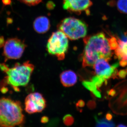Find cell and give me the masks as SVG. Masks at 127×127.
Masks as SVG:
<instances>
[{"mask_svg":"<svg viewBox=\"0 0 127 127\" xmlns=\"http://www.w3.org/2000/svg\"></svg>","mask_w":127,"mask_h":127,"instance_id":"cell-34","label":"cell"},{"mask_svg":"<svg viewBox=\"0 0 127 127\" xmlns=\"http://www.w3.org/2000/svg\"><path fill=\"white\" fill-rule=\"evenodd\" d=\"M119 65V62H117L113 64L112 65V67L114 69H116V68H118Z\"/></svg>","mask_w":127,"mask_h":127,"instance_id":"cell-30","label":"cell"},{"mask_svg":"<svg viewBox=\"0 0 127 127\" xmlns=\"http://www.w3.org/2000/svg\"><path fill=\"white\" fill-rule=\"evenodd\" d=\"M58 28L71 40L84 37L87 33V24L83 21L74 17H67L64 19L59 23Z\"/></svg>","mask_w":127,"mask_h":127,"instance_id":"cell-4","label":"cell"},{"mask_svg":"<svg viewBox=\"0 0 127 127\" xmlns=\"http://www.w3.org/2000/svg\"><path fill=\"white\" fill-rule=\"evenodd\" d=\"M117 127H127V126L126 125H124L123 124H119V125H118L117 126Z\"/></svg>","mask_w":127,"mask_h":127,"instance_id":"cell-31","label":"cell"},{"mask_svg":"<svg viewBox=\"0 0 127 127\" xmlns=\"http://www.w3.org/2000/svg\"><path fill=\"white\" fill-rule=\"evenodd\" d=\"M5 42V41L4 37L2 36H0V48L4 47Z\"/></svg>","mask_w":127,"mask_h":127,"instance_id":"cell-22","label":"cell"},{"mask_svg":"<svg viewBox=\"0 0 127 127\" xmlns=\"http://www.w3.org/2000/svg\"><path fill=\"white\" fill-rule=\"evenodd\" d=\"M4 6H8L11 4L12 0H1Z\"/></svg>","mask_w":127,"mask_h":127,"instance_id":"cell-25","label":"cell"},{"mask_svg":"<svg viewBox=\"0 0 127 127\" xmlns=\"http://www.w3.org/2000/svg\"><path fill=\"white\" fill-rule=\"evenodd\" d=\"M87 106L90 109H93L96 107V103L94 101H90L88 102Z\"/></svg>","mask_w":127,"mask_h":127,"instance_id":"cell-20","label":"cell"},{"mask_svg":"<svg viewBox=\"0 0 127 127\" xmlns=\"http://www.w3.org/2000/svg\"><path fill=\"white\" fill-rule=\"evenodd\" d=\"M48 120L49 119L48 117L46 116H44L41 119V122L43 124L46 123L48 122Z\"/></svg>","mask_w":127,"mask_h":127,"instance_id":"cell-27","label":"cell"},{"mask_svg":"<svg viewBox=\"0 0 127 127\" xmlns=\"http://www.w3.org/2000/svg\"><path fill=\"white\" fill-rule=\"evenodd\" d=\"M127 74L126 70L123 69V70H120L118 72V76L121 79H124L126 77Z\"/></svg>","mask_w":127,"mask_h":127,"instance_id":"cell-19","label":"cell"},{"mask_svg":"<svg viewBox=\"0 0 127 127\" xmlns=\"http://www.w3.org/2000/svg\"><path fill=\"white\" fill-rule=\"evenodd\" d=\"M20 2L29 6H33L38 4L42 0H18Z\"/></svg>","mask_w":127,"mask_h":127,"instance_id":"cell-17","label":"cell"},{"mask_svg":"<svg viewBox=\"0 0 127 127\" xmlns=\"http://www.w3.org/2000/svg\"><path fill=\"white\" fill-rule=\"evenodd\" d=\"M68 47V37L60 30L52 33L46 45L49 54L56 56L59 60L65 58Z\"/></svg>","mask_w":127,"mask_h":127,"instance_id":"cell-5","label":"cell"},{"mask_svg":"<svg viewBox=\"0 0 127 127\" xmlns=\"http://www.w3.org/2000/svg\"><path fill=\"white\" fill-rule=\"evenodd\" d=\"M46 105L45 100L39 93L30 94L25 99V110L30 114L41 112L45 108Z\"/></svg>","mask_w":127,"mask_h":127,"instance_id":"cell-7","label":"cell"},{"mask_svg":"<svg viewBox=\"0 0 127 127\" xmlns=\"http://www.w3.org/2000/svg\"><path fill=\"white\" fill-rule=\"evenodd\" d=\"M92 5L91 0H63L64 9L70 12L80 14L86 12L89 14Z\"/></svg>","mask_w":127,"mask_h":127,"instance_id":"cell-8","label":"cell"},{"mask_svg":"<svg viewBox=\"0 0 127 127\" xmlns=\"http://www.w3.org/2000/svg\"><path fill=\"white\" fill-rule=\"evenodd\" d=\"M84 42L85 47L82 57L83 67L93 66L100 58H104L108 61L111 59L112 53L109 40L103 32L85 37Z\"/></svg>","mask_w":127,"mask_h":127,"instance_id":"cell-1","label":"cell"},{"mask_svg":"<svg viewBox=\"0 0 127 127\" xmlns=\"http://www.w3.org/2000/svg\"><path fill=\"white\" fill-rule=\"evenodd\" d=\"M24 122L25 116L20 102L8 98H0V127L20 126Z\"/></svg>","mask_w":127,"mask_h":127,"instance_id":"cell-3","label":"cell"},{"mask_svg":"<svg viewBox=\"0 0 127 127\" xmlns=\"http://www.w3.org/2000/svg\"><path fill=\"white\" fill-rule=\"evenodd\" d=\"M107 94L108 95H110L112 96H113L116 94V91L114 89H111L108 91Z\"/></svg>","mask_w":127,"mask_h":127,"instance_id":"cell-26","label":"cell"},{"mask_svg":"<svg viewBox=\"0 0 127 127\" xmlns=\"http://www.w3.org/2000/svg\"><path fill=\"white\" fill-rule=\"evenodd\" d=\"M109 46L111 50H116L118 47V43L117 40L115 37H112L108 39Z\"/></svg>","mask_w":127,"mask_h":127,"instance_id":"cell-18","label":"cell"},{"mask_svg":"<svg viewBox=\"0 0 127 127\" xmlns=\"http://www.w3.org/2000/svg\"><path fill=\"white\" fill-rule=\"evenodd\" d=\"M119 64V65L121 66L124 67L127 65V61L125 59H122V60H120Z\"/></svg>","mask_w":127,"mask_h":127,"instance_id":"cell-24","label":"cell"},{"mask_svg":"<svg viewBox=\"0 0 127 127\" xmlns=\"http://www.w3.org/2000/svg\"><path fill=\"white\" fill-rule=\"evenodd\" d=\"M118 70L116 68V69L114 70V71L112 74L111 78H113L114 79H115V78H117V76H118Z\"/></svg>","mask_w":127,"mask_h":127,"instance_id":"cell-23","label":"cell"},{"mask_svg":"<svg viewBox=\"0 0 127 127\" xmlns=\"http://www.w3.org/2000/svg\"><path fill=\"white\" fill-rule=\"evenodd\" d=\"M82 84L88 90L91 91L95 96L98 98L101 97V95L100 91L97 88L91 80L85 81L83 82Z\"/></svg>","mask_w":127,"mask_h":127,"instance_id":"cell-13","label":"cell"},{"mask_svg":"<svg viewBox=\"0 0 127 127\" xmlns=\"http://www.w3.org/2000/svg\"><path fill=\"white\" fill-rule=\"evenodd\" d=\"M34 30L39 34H44L49 30L50 21L46 17L41 16L35 19L33 23Z\"/></svg>","mask_w":127,"mask_h":127,"instance_id":"cell-10","label":"cell"},{"mask_svg":"<svg viewBox=\"0 0 127 127\" xmlns=\"http://www.w3.org/2000/svg\"><path fill=\"white\" fill-rule=\"evenodd\" d=\"M126 72H127V68H126Z\"/></svg>","mask_w":127,"mask_h":127,"instance_id":"cell-33","label":"cell"},{"mask_svg":"<svg viewBox=\"0 0 127 127\" xmlns=\"http://www.w3.org/2000/svg\"><path fill=\"white\" fill-rule=\"evenodd\" d=\"M113 116L112 114L110 113H107L106 116V119L108 120H111L112 119Z\"/></svg>","mask_w":127,"mask_h":127,"instance_id":"cell-29","label":"cell"},{"mask_svg":"<svg viewBox=\"0 0 127 127\" xmlns=\"http://www.w3.org/2000/svg\"><path fill=\"white\" fill-rule=\"evenodd\" d=\"M96 75L107 79L111 77L114 69L110 66L108 61L104 58H100L96 61L93 66Z\"/></svg>","mask_w":127,"mask_h":127,"instance_id":"cell-9","label":"cell"},{"mask_svg":"<svg viewBox=\"0 0 127 127\" xmlns=\"http://www.w3.org/2000/svg\"><path fill=\"white\" fill-rule=\"evenodd\" d=\"M85 105V102L83 100H80L77 103V107L82 108L84 107Z\"/></svg>","mask_w":127,"mask_h":127,"instance_id":"cell-21","label":"cell"},{"mask_svg":"<svg viewBox=\"0 0 127 127\" xmlns=\"http://www.w3.org/2000/svg\"><path fill=\"white\" fill-rule=\"evenodd\" d=\"M34 68V65L29 61L22 64L16 63L11 68L4 63H0V69L6 74L5 81L16 91L19 90L18 87L28 84Z\"/></svg>","mask_w":127,"mask_h":127,"instance_id":"cell-2","label":"cell"},{"mask_svg":"<svg viewBox=\"0 0 127 127\" xmlns=\"http://www.w3.org/2000/svg\"><path fill=\"white\" fill-rule=\"evenodd\" d=\"M60 79L64 86L68 87L75 85L77 81V76L73 71L68 70L63 72L60 76Z\"/></svg>","mask_w":127,"mask_h":127,"instance_id":"cell-11","label":"cell"},{"mask_svg":"<svg viewBox=\"0 0 127 127\" xmlns=\"http://www.w3.org/2000/svg\"><path fill=\"white\" fill-rule=\"evenodd\" d=\"M118 47L115 50L116 58L119 60L125 59L127 61V36L122 35L117 40Z\"/></svg>","mask_w":127,"mask_h":127,"instance_id":"cell-12","label":"cell"},{"mask_svg":"<svg viewBox=\"0 0 127 127\" xmlns=\"http://www.w3.org/2000/svg\"><path fill=\"white\" fill-rule=\"evenodd\" d=\"M27 47V45L25 40L18 37L8 38L4 46L3 56L5 61L8 59H20Z\"/></svg>","mask_w":127,"mask_h":127,"instance_id":"cell-6","label":"cell"},{"mask_svg":"<svg viewBox=\"0 0 127 127\" xmlns=\"http://www.w3.org/2000/svg\"><path fill=\"white\" fill-rule=\"evenodd\" d=\"M96 121V127H113L115 126V124L113 121L107 120L106 118L99 119L96 116L95 117Z\"/></svg>","mask_w":127,"mask_h":127,"instance_id":"cell-14","label":"cell"},{"mask_svg":"<svg viewBox=\"0 0 127 127\" xmlns=\"http://www.w3.org/2000/svg\"><path fill=\"white\" fill-rule=\"evenodd\" d=\"M7 21H7V23L10 24V21L11 22H12V20L11 18H8V19H7Z\"/></svg>","mask_w":127,"mask_h":127,"instance_id":"cell-32","label":"cell"},{"mask_svg":"<svg viewBox=\"0 0 127 127\" xmlns=\"http://www.w3.org/2000/svg\"><path fill=\"white\" fill-rule=\"evenodd\" d=\"M117 7L121 13L127 14V0H118Z\"/></svg>","mask_w":127,"mask_h":127,"instance_id":"cell-15","label":"cell"},{"mask_svg":"<svg viewBox=\"0 0 127 127\" xmlns=\"http://www.w3.org/2000/svg\"><path fill=\"white\" fill-rule=\"evenodd\" d=\"M116 4V1L115 0H111L108 3V4L111 6H114Z\"/></svg>","mask_w":127,"mask_h":127,"instance_id":"cell-28","label":"cell"},{"mask_svg":"<svg viewBox=\"0 0 127 127\" xmlns=\"http://www.w3.org/2000/svg\"><path fill=\"white\" fill-rule=\"evenodd\" d=\"M63 122L64 124L66 126H71L74 123V119L70 114H66L64 117Z\"/></svg>","mask_w":127,"mask_h":127,"instance_id":"cell-16","label":"cell"}]
</instances>
